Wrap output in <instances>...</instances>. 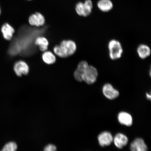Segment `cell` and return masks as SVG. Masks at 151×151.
Instances as JSON below:
<instances>
[{
	"mask_svg": "<svg viewBox=\"0 0 151 151\" xmlns=\"http://www.w3.org/2000/svg\"><path fill=\"white\" fill-rule=\"evenodd\" d=\"M77 50L74 41L70 40H62L59 45H55L53 48V52L56 56L62 58H66L73 55Z\"/></svg>",
	"mask_w": 151,
	"mask_h": 151,
	"instance_id": "1",
	"label": "cell"
},
{
	"mask_svg": "<svg viewBox=\"0 0 151 151\" xmlns=\"http://www.w3.org/2000/svg\"><path fill=\"white\" fill-rule=\"evenodd\" d=\"M88 66L86 61H81L79 63L74 72V77L76 80L78 82H82V76Z\"/></svg>",
	"mask_w": 151,
	"mask_h": 151,
	"instance_id": "9",
	"label": "cell"
},
{
	"mask_svg": "<svg viewBox=\"0 0 151 151\" xmlns=\"http://www.w3.org/2000/svg\"><path fill=\"white\" fill-rule=\"evenodd\" d=\"M118 119L119 122L122 125L130 126L133 124V118L131 114L127 112H122L119 113Z\"/></svg>",
	"mask_w": 151,
	"mask_h": 151,
	"instance_id": "12",
	"label": "cell"
},
{
	"mask_svg": "<svg viewBox=\"0 0 151 151\" xmlns=\"http://www.w3.org/2000/svg\"><path fill=\"white\" fill-rule=\"evenodd\" d=\"M14 70L17 76L21 77L23 75H28L29 71V67L27 62L24 60H20L15 62Z\"/></svg>",
	"mask_w": 151,
	"mask_h": 151,
	"instance_id": "5",
	"label": "cell"
},
{
	"mask_svg": "<svg viewBox=\"0 0 151 151\" xmlns=\"http://www.w3.org/2000/svg\"><path fill=\"white\" fill-rule=\"evenodd\" d=\"M98 138L100 146L102 147L109 146L113 142V139L112 134L108 131L102 132Z\"/></svg>",
	"mask_w": 151,
	"mask_h": 151,
	"instance_id": "7",
	"label": "cell"
},
{
	"mask_svg": "<svg viewBox=\"0 0 151 151\" xmlns=\"http://www.w3.org/2000/svg\"><path fill=\"white\" fill-rule=\"evenodd\" d=\"M113 142L116 146L119 149H122L127 145L128 139L124 134L119 133L115 136L113 139Z\"/></svg>",
	"mask_w": 151,
	"mask_h": 151,
	"instance_id": "11",
	"label": "cell"
},
{
	"mask_svg": "<svg viewBox=\"0 0 151 151\" xmlns=\"http://www.w3.org/2000/svg\"><path fill=\"white\" fill-rule=\"evenodd\" d=\"M137 52L139 58L144 59L150 56V49L148 46L141 45L138 47Z\"/></svg>",
	"mask_w": 151,
	"mask_h": 151,
	"instance_id": "16",
	"label": "cell"
},
{
	"mask_svg": "<svg viewBox=\"0 0 151 151\" xmlns=\"http://www.w3.org/2000/svg\"><path fill=\"white\" fill-rule=\"evenodd\" d=\"M1 31L4 39L7 41H10L12 39L15 32L14 27L8 22H6L3 24Z\"/></svg>",
	"mask_w": 151,
	"mask_h": 151,
	"instance_id": "8",
	"label": "cell"
},
{
	"mask_svg": "<svg viewBox=\"0 0 151 151\" xmlns=\"http://www.w3.org/2000/svg\"><path fill=\"white\" fill-rule=\"evenodd\" d=\"M98 72L97 69L92 66L88 65L82 76V81L88 84L94 83L97 78Z\"/></svg>",
	"mask_w": 151,
	"mask_h": 151,
	"instance_id": "4",
	"label": "cell"
},
{
	"mask_svg": "<svg viewBox=\"0 0 151 151\" xmlns=\"http://www.w3.org/2000/svg\"><path fill=\"white\" fill-rule=\"evenodd\" d=\"M35 44L39 48V50L44 52L48 50L49 42L48 39L45 37H38L35 39Z\"/></svg>",
	"mask_w": 151,
	"mask_h": 151,
	"instance_id": "13",
	"label": "cell"
},
{
	"mask_svg": "<svg viewBox=\"0 0 151 151\" xmlns=\"http://www.w3.org/2000/svg\"><path fill=\"white\" fill-rule=\"evenodd\" d=\"M30 26L37 27H43L46 24V19L42 14L36 12L30 15L28 19Z\"/></svg>",
	"mask_w": 151,
	"mask_h": 151,
	"instance_id": "3",
	"label": "cell"
},
{
	"mask_svg": "<svg viewBox=\"0 0 151 151\" xmlns=\"http://www.w3.org/2000/svg\"><path fill=\"white\" fill-rule=\"evenodd\" d=\"M130 149L131 151H147L148 147L143 139L138 138L131 143Z\"/></svg>",
	"mask_w": 151,
	"mask_h": 151,
	"instance_id": "10",
	"label": "cell"
},
{
	"mask_svg": "<svg viewBox=\"0 0 151 151\" xmlns=\"http://www.w3.org/2000/svg\"><path fill=\"white\" fill-rule=\"evenodd\" d=\"M1 6H0V16H1Z\"/></svg>",
	"mask_w": 151,
	"mask_h": 151,
	"instance_id": "22",
	"label": "cell"
},
{
	"mask_svg": "<svg viewBox=\"0 0 151 151\" xmlns=\"http://www.w3.org/2000/svg\"><path fill=\"white\" fill-rule=\"evenodd\" d=\"M102 91L104 95L109 99H116L119 95L118 91L115 89L110 84H106L104 85Z\"/></svg>",
	"mask_w": 151,
	"mask_h": 151,
	"instance_id": "6",
	"label": "cell"
},
{
	"mask_svg": "<svg viewBox=\"0 0 151 151\" xmlns=\"http://www.w3.org/2000/svg\"><path fill=\"white\" fill-rule=\"evenodd\" d=\"M146 97L147 99H148V100H150L151 98L150 94L147 93L146 94Z\"/></svg>",
	"mask_w": 151,
	"mask_h": 151,
	"instance_id": "21",
	"label": "cell"
},
{
	"mask_svg": "<svg viewBox=\"0 0 151 151\" xmlns=\"http://www.w3.org/2000/svg\"><path fill=\"white\" fill-rule=\"evenodd\" d=\"M26 1H33V0H26Z\"/></svg>",
	"mask_w": 151,
	"mask_h": 151,
	"instance_id": "23",
	"label": "cell"
},
{
	"mask_svg": "<svg viewBox=\"0 0 151 151\" xmlns=\"http://www.w3.org/2000/svg\"><path fill=\"white\" fill-rule=\"evenodd\" d=\"M85 8V17L89 16L91 14L93 9V3L91 0H86L84 2Z\"/></svg>",
	"mask_w": 151,
	"mask_h": 151,
	"instance_id": "17",
	"label": "cell"
},
{
	"mask_svg": "<svg viewBox=\"0 0 151 151\" xmlns=\"http://www.w3.org/2000/svg\"><path fill=\"white\" fill-rule=\"evenodd\" d=\"M98 8L103 12H108L113 8V5L111 0H99L97 3Z\"/></svg>",
	"mask_w": 151,
	"mask_h": 151,
	"instance_id": "15",
	"label": "cell"
},
{
	"mask_svg": "<svg viewBox=\"0 0 151 151\" xmlns=\"http://www.w3.org/2000/svg\"><path fill=\"white\" fill-rule=\"evenodd\" d=\"M41 57L43 61L47 65H52L56 61V56L50 50H47L43 52Z\"/></svg>",
	"mask_w": 151,
	"mask_h": 151,
	"instance_id": "14",
	"label": "cell"
},
{
	"mask_svg": "<svg viewBox=\"0 0 151 151\" xmlns=\"http://www.w3.org/2000/svg\"><path fill=\"white\" fill-rule=\"evenodd\" d=\"M17 149V146L16 143L11 142L6 144L1 151H16Z\"/></svg>",
	"mask_w": 151,
	"mask_h": 151,
	"instance_id": "19",
	"label": "cell"
},
{
	"mask_svg": "<svg viewBox=\"0 0 151 151\" xmlns=\"http://www.w3.org/2000/svg\"><path fill=\"white\" fill-rule=\"evenodd\" d=\"M75 10L77 14L81 17H85V8L84 3L79 1L76 4Z\"/></svg>",
	"mask_w": 151,
	"mask_h": 151,
	"instance_id": "18",
	"label": "cell"
},
{
	"mask_svg": "<svg viewBox=\"0 0 151 151\" xmlns=\"http://www.w3.org/2000/svg\"><path fill=\"white\" fill-rule=\"evenodd\" d=\"M56 147L55 145L50 144L45 147L44 151H56Z\"/></svg>",
	"mask_w": 151,
	"mask_h": 151,
	"instance_id": "20",
	"label": "cell"
},
{
	"mask_svg": "<svg viewBox=\"0 0 151 151\" xmlns=\"http://www.w3.org/2000/svg\"><path fill=\"white\" fill-rule=\"evenodd\" d=\"M108 48L109 57L111 59L116 60L121 57L123 49L119 41L115 40L110 41L109 43Z\"/></svg>",
	"mask_w": 151,
	"mask_h": 151,
	"instance_id": "2",
	"label": "cell"
}]
</instances>
